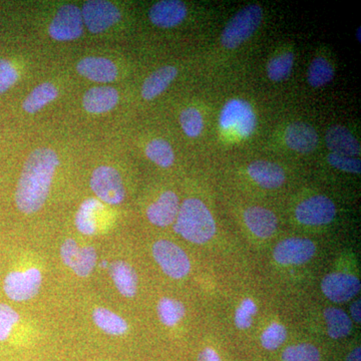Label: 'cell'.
<instances>
[{"label": "cell", "mask_w": 361, "mask_h": 361, "mask_svg": "<svg viewBox=\"0 0 361 361\" xmlns=\"http://www.w3.org/2000/svg\"><path fill=\"white\" fill-rule=\"evenodd\" d=\"M282 360L283 361H320V355L318 349L312 344H297L285 349Z\"/></svg>", "instance_id": "33"}, {"label": "cell", "mask_w": 361, "mask_h": 361, "mask_svg": "<svg viewBox=\"0 0 361 361\" xmlns=\"http://www.w3.org/2000/svg\"><path fill=\"white\" fill-rule=\"evenodd\" d=\"M18 80V73L13 63L6 59H0V94H4Z\"/></svg>", "instance_id": "38"}, {"label": "cell", "mask_w": 361, "mask_h": 361, "mask_svg": "<svg viewBox=\"0 0 361 361\" xmlns=\"http://www.w3.org/2000/svg\"><path fill=\"white\" fill-rule=\"evenodd\" d=\"M59 96V90L51 82H44L37 85L26 97L23 102V110L28 114H35L44 109L47 104L51 103Z\"/></svg>", "instance_id": "25"}, {"label": "cell", "mask_w": 361, "mask_h": 361, "mask_svg": "<svg viewBox=\"0 0 361 361\" xmlns=\"http://www.w3.org/2000/svg\"><path fill=\"white\" fill-rule=\"evenodd\" d=\"M84 32L82 11L78 6L68 4L61 7L49 25V35L59 42L77 39Z\"/></svg>", "instance_id": "9"}, {"label": "cell", "mask_w": 361, "mask_h": 361, "mask_svg": "<svg viewBox=\"0 0 361 361\" xmlns=\"http://www.w3.org/2000/svg\"><path fill=\"white\" fill-rule=\"evenodd\" d=\"M284 141L292 151L300 154H310L315 151L319 137L312 126L305 122H293L285 130Z\"/></svg>", "instance_id": "15"}, {"label": "cell", "mask_w": 361, "mask_h": 361, "mask_svg": "<svg viewBox=\"0 0 361 361\" xmlns=\"http://www.w3.org/2000/svg\"><path fill=\"white\" fill-rule=\"evenodd\" d=\"M327 332L334 339L343 338L349 336L353 329V322L343 310L329 307L324 311Z\"/></svg>", "instance_id": "28"}, {"label": "cell", "mask_w": 361, "mask_h": 361, "mask_svg": "<svg viewBox=\"0 0 361 361\" xmlns=\"http://www.w3.org/2000/svg\"><path fill=\"white\" fill-rule=\"evenodd\" d=\"M103 209V204L97 199L90 198L82 202L75 215V226L78 231L85 235H94L97 230V213Z\"/></svg>", "instance_id": "24"}, {"label": "cell", "mask_w": 361, "mask_h": 361, "mask_svg": "<svg viewBox=\"0 0 361 361\" xmlns=\"http://www.w3.org/2000/svg\"><path fill=\"white\" fill-rule=\"evenodd\" d=\"M153 255L169 277L182 279L191 270V263L185 251L168 240H160L154 244Z\"/></svg>", "instance_id": "6"}, {"label": "cell", "mask_w": 361, "mask_h": 361, "mask_svg": "<svg viewBox=\"0 0 361 361\" xmlns=\"http://www.w3.org/2000/svg\"><path fill=\"white\" fill-rule=\"evenodd\" d=\"M257 116L253 106L243 99H232L220 111L221 132L230 141H244L255 133Z\"/></svg>", "instance_id": "3"}, {"label": "cell", "mask_w": 361, "mask_h": 361, "mask_svg": "<svg viewBox=\"0 0 361 361\" xmlns=\"http://www.w3.org/2000/svg\"><path fill=\"white\" fill-rule=\"evenodd\" d=\"M82 20L90 32L99 33L115 25L122 18L118 7L110 1L90 0L82 11Z\"/></svg>", "instance_id": "10"}, {"label": "cell", "mask_w": 361, "mask_h": 361, "mask_svg": "<svg viewBox=\"0 0 361 361\" xmlns=\"http://www.w3.org/2000/svg\"><path fill=\"white\" fill-rule=\"evenodd\" d=\"M18 322V313L7 304L0 303V342L8 338Z\"/></svg>", "instance_id": "35"}, {"label": "cell", "mask_w": 361, "mask_h": 361, "mask_svg": "<svg viewBox=\"0 0 361 361\" xmlns=\"http://www.w3.org/2000/svg\"><path fill=\"white\" fill-rule=\"evenodd\" d=\"M263 8L259 4H249L230 20L221 33V44L227 49H236L247 42L261 25Z\"/></svg>", "instance_id": "4"}, {"label": "cell", "mask_w": 361, "mask_h": 361, "mask_svg": "<svg viewBox=\"0 0 361 361\" xmlns=\"http://www.w3.org/2000/svg\"><path fill=\"white\" fill-rule=\"evenodd\" d=\"M180 210L179 197L173 191H166L147 210V217L152 224L167 227L177 219Z\"/></svg>", "instance_id": "17"}, {"label": "cell", "mask_w": 361, "mask_h": 361, "mask_svg": "<svg viewBox=\"0 0 361 361\" xmlns=\"http://www.w3.org/2000/svg\"><path fill=\"white\" fill-rule=\"evenodd\" d=\"M360 32H361V28L358 27L357 30H356V39H357L358 42H361Z\"/></svg>", "instance_id": "42"}, {"label": "cell", "mask_w": 361, "mask_h": 361, "mask_svg": "<svg viewBox=\"0 0 361 361\" xmlns=\"http://www.w3.org/2000/svg\"><path fill=\"white\" fill-rule=\"evenodd\" d=\"M146 155L159 167L169 168L174 164L175 153L170 142L164 139H155L146 147Z\"/></svg>", "instance_id": "30"}, {"label": "cell", "mask_w": 361, "mask_h": 361, "mask_svg": "<svg viewBox=\"0 0 361 361\" xmlns=\"http://www.w3.org/2000/svg\"><path fill=\"white\" fill-rule=\"evenodd\" d=\"M111 279L118 292L123 296L133 297L137 290V273L130 264L125 261H116L110 266Z\"/></svg>", "instance_id": "23"}, {"label": "cell", "mask_w": 361, "mask_h": 361, "mask_svg": "<svg viewBox=\"0 0 361 361\" xmlns=\"http://www.w3.org/2000/svg\"><path fill=\"white\" fill-rule=\"evenodd\" d=\"M92 319L99 329L110 336H123L128 331V323L126 320L106 308L99 307L94 310Z\"/></svg>", "instance_id": "27"}, {"label": "cell", "mask_w": 361, "mask_h": 361, "mask_svg": "<svg viewBox=\"0 0 361 361\" xmlns=\"http://www.w3.org/2000/svg\"><path fill=\"white\" fill-rule=\"evenodd\" d=\"M247 172L258 186L267 190L278 189L286 180L283 169L270 161H252L247 168Z\"/></svg>", "instance_id": "18"}, {"label": "cell", "mask_w": 361, "mask_h": 361, "mask_svg": "<svg viewBox=\"0 0 361 361\" xmlns=\"http://www.w3.org/2000/svg\"><path fill=\"white\" fill-rule=\"evenodd\" d=\"M42 275L37 268L25 271H13L4 279V289L6 296L16 302L30 300L39 293Z\"/></svg>", "instance_id": "7"}, {"label": "cell", "mask_w": 361, "mask_h": 361, "mask_svg": "<svg viewBox=\"0 0 361 361\" xmlns=\"http://www.w3.org/2000/svg\"><path fill=\"white\" fill-rule=\"evenodd\" d=\"M322 289L324 295L336 303L348 302L360 291L357 277L348 273L334 272L323 278Z\"/></svg>", "instance_id": "12"}, {"label": "cell", "mask_w": 361, "mask_h": 361, "mask_svg": "<svg viewBox=\"0 0 361 361\" xmlns=\"http://www.w3.org/2000/svg\"><path fill=\"white\" fill-rule=\"evenodd\" d=\"M186 310L184 304L175 299L165 298L161 299L158 304V314L161 323L166 326H175L180 320L184 317Z\"/></svg>", "instance_id": "31"}, {"label": "cell", "mask_w": 361, "mask_h": 361, "mask_svg": "<svg viewBox=\"0 0 361 361\" xmlns=\"http://www.w3.org/2000/svg\"><path fill=\"white\" fill-rule=\"evenodd\" d=\"M186 4L180 0H161L151 7L149 18L153 25L161 28H173L187 18Z\"/></svg>", "instance_id": "14"}, {"label": "cell", "mask_w": 361, "mask_h": 361, "mask_svg": "<svg viewBox=\"0 0 361 361\" xmlns=\"http://www.w3.org/2000/svg\"><path fill=\"white\" fill-rule=\"evenodd\" d=\"M183 132L189 137H197L204 130V118L200 111L194 106L185 109L180 115Z\"/></svg>", "instance_id": "32"}, {"label": "cell", "mask_w": 361, "mask_h": 361, "mask_svg": "<svg viewBox=\"0 0 361 361\" xmlns=\"http://www.w3.org/2000/svg\"><path fill=\"white\" fill-rule=\"evenodd\" d=\"M327 161L331 167L341 171V172L349 173V174L360 175L361 173V161L360 158L353 157L336 155L329 153L327 156Z\"/></svg>", "instance_id": "36"}, {"label": "cell", "mask_w": 361, "mask_h": 361, "mask_svg": "<svg viewBox=\"0 0 361 361\" xmlns=\"http://www.w3.org/2000/svg\"><path fill=\"white\" fill-rule=\"evenodd\" d=\"M336 75L334 66L329 59L317 56L311 61L307 71V82L312 87H322L332 82Z\"/></svg>", "instance_id": "29"}, {"label": "cell", "mask_w": 361, "mask_h": 361, "mask_svg": "<svg viewBox=\"0 0 361 361\" xmlns=\"http://www.w3.org/2000/svg\"><path fill=\"white\" fill-rule=\"evenodd\" d=\"M59 165L54 149L39 148L30 154L16 187V203L20 212L37 213L44 205Z\"/></svg>", "instance_id": "1"}, {"label": "cell", "mask_w": 361, "mask_h": 361, "mask_svg": "<svg viewBox=\"0 0 361 361\" xmlns=\"http://www.w3.org/2000/svg\"><path fill=\"white\" fill-rule=\"evenodd\" d=\"M244 220L248 229L258 238H270L277 229L276 216L264 207H249L244 212Z\"/></svg>", "instance_id": "19"}, {"label": "cell", "mask_w": 361, "mask_h": 361, "mask_svg": "<svg viewBox=\"0 0 361 361\" xmlns=\"http://www.w3.org/2000/svg\"><path fill=\"white\" fill-rule=\"evenodd\" d=\"M360 305V300H357L355 301L350 307L351 316H353V319L355 320L356 323H360L361 322Z\"/></svg>", "instance_id": "40"}, {"label": "cell", "mask_w": 361, "mask_h": 361, "mask_svg": "<svg viewBox=\"0 0 361 361\" xmlns=\"http://www.w3.org/2000/svg\"><path fill=\"white\" fill-rule=\"evenodd\" d=\"M286 337V329L283 325L275 322L272 323L263 332L262 336H261V343H262L263 348L268 350H274L284 343Z\"/></svg>", "instance_id": "34"}, {"label": "cell", "mask_w": 361, "mask_h": 361, "mask_svg": "<svg viewBox=\"0 0 361 361\" xmlns=\"http://www.w3.org/2000/svg\"><path fill=\"white\" fill-rule=\"evenodd\" d=\"M78 73L96 82H111L118 77V68L113 61L104 58L89 56L78 63Z\"/></svg>", "instance_id": "20"}, {"label": "cell", "mask_w": 361, "mask_h": 361, "mask_svg": "<svg viewBox=\"0 0 361 361\" xmlns=\"http://www.w3.org/2000/svg\"><path fill=\"white\" fill-rule=\"evenodd\" d=\"M315 252V244L310 239H285L275 247L274 259L282 265H301L308 262Z\"/></svg>", "instance_id": "13"}, {"label": "cell", "mask_w": 361, "mask_h": 361, "mask_svg": "<svg viewBox=\"0 0 361 361\" xmlns=\"http://www.w3.org/2000/svg\"><path fill=\"white\" fill-rule=\"evenodd\" d=\"M90 188L97 198L109 205H118L126 197L120 173L110 166H101L92 172Z\"/></svg>", "instance_id": "5"}, {"label": "cell", "mask_w": 361, "mask_h": 361, "mask_svg": "<svg viewBox=\"0 0 361 361\" xmlns=\"http://www.w3.org/2000/svg\"><path fill=\"white\" fill-rule=\"evenodd\" d=\"M176 232L194 244H204L213 238L216 222L208 207L200 199L189 198L180 206Z\"/></svg>", "instance_id": "2"}, {"label": "cell", "mask_w": 361, "mask_h": 361, "mask_svg": "<svg viewBox=\"0 0 361 361\" xmlns=\"http://www.w3.org/2000/svg\"><path fill=\"white\" fill-rule=\"evenodd\" d=\"M257 312V306L252 299L246 298L240 304L235 314V323L240 329H247L253 322L254 315Z\"/></svg>", "instance_id": "37"}, {"label": "cell", "mask_w": 361, "mask_h": 361, "mask_svg": "<svg viewBox=\"0 0 361 361\" xmlns=\"http://www.w3.org/2000/svg\"><path fill=\"white\" fill-rule=\"evenodd\" d=\"M198 361H221L219 355L212 348H205L199 355Z\"/></svg>", "instance_id": "39"}, {"label": "cell", "mask_w": 361, "mask_h": 361, "mask_svg": "<svg viewBox=\"0 0 361 361\" xmlns=\"http://www.w3.org/2000/svg\"><path fill=\"white\" fill-rule=\"evenodd\" d=\"M361 351L360 348H355L353 353H349L346 361H360Z\"/></svg>", "instance_id": "41"}, {"label": "cell", "mask_w": 361, "mask_h": 361, "mask_svg": "<svg viewBox=\"0 0 361 361\" xmlns=\"http://www.w3.org/2000/svg\"><path fill=\"white\" fill-rule=\"evenodd\" d=\"M61 259L78 276L87 277L97 264L94 247L80 246L73 239L66 240L61 248Z\"/></svg>", "instance_id": "11"}, {"label": "cell", "mask_w": 361, "mask_h": 361, "mask_svg": "<svg viewBox=\"0 0 361 361\" xmlns=\"http://www.w3.org/2000/svg\"><path fill=\"white\" fill-rule=\"evenodd\" d=\"M325 144L330 153L336 155L356 157L360 155V142L353 133L341 125L330 127L325 135Z\"/></svg>", "instance_id": "16"}, {"label": "cell", "mask_w": 361, "mask_h": 361, "mask_svg": "<svg viewBox=\"0 0 361 361\" xmlns=\"http://www.w3.org/2000/svg\"><path fill=\"white\" fill-rule=\"evenodd\" d=\"M118 102V90L111 87H96L85 92L82 106L90 114H103L113 110Z\"/></svg>", "instance_id": "21"}, {"label": "cell", "mask_w": 361, "mask_h": 361, "mask_svg": "<svg viewBox=\"0 0 361 361\" xmlns=\"http://www.w3.org/2000/svg\"><path fill=\"white\" fill-rule=\"evenodd\" d=\"M178 75L177 68L173 66H166L154 71L146 78L142 87V97L146 101H152L163 94L169 85L174 82Z\"/></svg>", "instance_id": "22"}, {"label": "cell", "mask_w": 361, "mask_h": 361, "mask_svg": "<svg viewBox=\"0 0 361 361\" xmlns=\"http://www.w3.org/2000/svg\"><path fill=\"white\" fill-rule=\"evenodd\" d=\"M295 63V54L292 51H283L281 54H275L268 61L267 77L274 82H283L287 80L293 71Z\"/></svg>", "instance_id": "26"}, {"label": "cell", "mask_w": 361, "mask_h": 361, "mask_svg": "<svg viewBox=\"0 0 361 361\" xmlns=\"http://www.w3.org/2000/svg\"><path fill=\"white\" fill-rule=\"evenodd\" d=\"M336 215L334 202L326 196L317 195L299 203L296 207L295 217L301 224L322 226L329 224Z\"/></svg>", "instance_id": "8"}]
</instances>
